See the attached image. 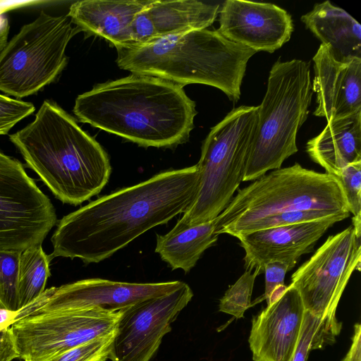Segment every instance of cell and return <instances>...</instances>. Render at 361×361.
Here are the masks:
<instances>
[{
  "instance_id": "obj_33",
  "label": "cell",
  "mask_w": 361,
  "mask_h": 361,
  "mask_svg": "<svg viewBox=\"0 0 361 361\" xmlns=\"http://www.w3.org/2000/svg\"><path fill=\"white\" fill-rule=\"evenodd\" d=\"M342 361H361V326L359 323L354 325L352 344Z\"/></svg>"
},
{
  "instance_id": "obj_21",
  "label": "cell",
  "mask_w": 361,
  "mask_h": 361,
  "mask_svg": "<svg viewBox=\"0 0 361 361\" xmlns=\"http://www.w3.org/2000/svg\"><path fill=\"white\" fill-rule=\"evenodd\" d=\"M301 20L322 44L329 46L336 60L361 59V26L343 9L326 1L315 4Z\"/></svg>"
},
{
  "instance_id": "obj_25",
  "label": "cell",
  "mask_w": 361,
  "mask_h": 361,
  "mask_svg": "<svg viewBox=\"0 0 361 361\" xmlns=\"http://www.w3.org/2000/svg\"><path fill=\"white\" fill-rule=\"evenodd\" d=\"M335 178L339 182L348 209L352 213L353 226L358 238L361 235V161L350 164L343 168Z\"/></svg>"
},
{
  "instance_id": "obj_7",
  "label": "cell",
  "mask_w": 361,
  "mask_h": 361,
  "mask_svg": "<svg viewBox=\"0 0 361 361\" xmlns=\"http://www.w3.org/2000/svg\"><path fill=\"white\" fill-rule=\"evenodd\" d=\"M258 106H240L213 127L197 164L195 197L177 224L192 226L216 219L243 180L257 120Z\"/></svg>"
},
{
  "instance_id": "obj_31",
  "label": "cell",
  "mask_w": 361,
  "mask_h": 361,
  "mask_svg": "<svg viewBox=\"0 0 361 361\" xmlns=\"http://www.w3.org/2000/svg\"><path fill=\"white\" fill-rule=\"evenodd\" d=\"M289 271L287 264L281 262H271L264 266L265 288L264 294L257 298L252 306L266 300L267 305L277 298L286 288L284 279Z\"/></svg>"
},
{
  "instance_id": "obj_10",
  "label": "cell",
  "mask_w": 361,
  "mask_h": 361,
  "mask_svg": "<svg viewBox=\"0 0 361 361\" xmlns=\"http://www.w3.org/2000/svg\"><path fill=\"white\" fill-rule=\"evenodd\" d=\"M57 222L51 200L22 163L0 149V250L22 252L42 245Z\"/></svg>"
},
{
  "instance_id": "obj_16",
  "label": "cell",
  "mask_w": 361,
  "mask_h": 361,
  "mask_svg": "<svg viewBox=\"0 0 361 361\" xmlns=\"http://www.w3.org/2000/svg\"><path fill=\"white\" fill-rule=\"evenodd\" d=\"M305 307L290 284L271 304L252 319L248 343L253 361H290Z\"/></svg>"
},
{
  "instance_id": "obj_34",
  "label": "cell",
  "mask_w": 361,
  "mask_h": 361,
  "mask_svg": "<svg viewBox=\"0 0 361 361\" xmlns=\"http://www.w3.org/2000/svg\"><path fill=\"white\" fill-rule=\"evenodd\" d=\"M18 312H13L0 307V326H9L16 317Z\"/></svg>"
},
{
  "instance_id": "obj_12",
  "label": "cell",
  "mask_w": 361,
  "mask_h": 361,
  "mask_svg": "<svg viewBox=\"0 0 361 361\" xmlns=\"http://www.w3.org/2000/svg\"><path fill=\"white\" fill-rule=\"evenodd\" d=\"M193 292L185 283L161 296L122 310L113 336L111 361H150Z\"/></svg>"
},
{
  "instance_id": "obj_9",
  "label": "cell",
  "mask_w": 361,
  "mask_h": 361,
  "mask_svg": "<svg viewBox=\"0 0 361 361\" xmlns=\"http://www.w3.org/2000/svg\"><path fill=\"white\" fill-rule=\"evenodd\" d=\"M361 243L353 226L330 235L314 254L291 276L305 310L323 321L335 336L342 323L336 315L338 305L355 270L360 271Z\"/></svg>"
},
{
  "instance_id": "obj_15",
  "label": "cell",
  "mask_w": 361,
  "mask_h": 361,
  "mask_svg": "<svg viewBox=\"0 0 361 361\" xmlns=\"http://www.w3.org/2000/svg\"><path fill=\"white\" fill-rule=\"evenodd\" d=\"M348 216L337 215L312 221L269 228L237 237L244 249L245 271L257 276L271 262H281L293 269L300 257L312 252L326 231L336 222Z\"/></svg>"
},
{
  "instance_id": "obj_20",
  "label": "cell",
  "mask_w": 361,
  "mask_h": 361,
  "mask_svg": "<svg viewBox=\"0 0 361 361\" xmlns=\"http://www.w3.org/2000/svg\"><path fill=\"white\" fill-rule=\"evenodd\" d=\"M306 152L332 176L361 161V111L327 122L324 130L307 142Z\"/></svg>"
},
{
  "instance_id": "obj_24",
  "label": "cell",
  "mask_w": 361,
  "mask_h": 361,
  "mask_svg": "<svg viewBox=\"0 0 361 361\" xmlns=\"http://www.w3.org/2000/svg\"><path fill=\"white\" fill-rule=\"evenodd\" d=\"M336 336L326 324L308 311H305L296 347L290 361H307L312 350L322 349L333 344Z\"/></svg>"
},
{
  "instance_id": "obj_30",
  "label": "cell",
  "mask_w": 361,
  "mask_h": 361,
  "mask_svg": "<svg viewBox=\"0 0 361 361\" xmlns=\"http://www.w3.org/2000/svg\"><path fill=\"white\" fill-rule=\"evenodd\" d=\"M35 111L31 102L0 94V135H6L18 122Z\"/></svg>"
},
{
  "instance_id": "obj_19",
  "label": "cell",
  "mask_w": 361,
  "mask_h": 361,
  "mask_svg": "<svg viewBox=\"0 0 361 361\" xmlns=\"http://www.w3.org/2000/svg\"><path fill=\"white\" fill-rule=\"evenodd\" d=\"M152 0H82L73 2L68 16L80 31L100 36L116 48L132 44L130 27Z\"/></svg>"
},
{
  "instance_id": "obj_35",
  "label": "cell",
  "mask_w": 361,
  "mask_h": 361,
  "mask_svg": "<svg viewBox=\"0 0 361 361\" xmlns=\"http://www.w3.org/2000/svg\"><path fill=\"white\" fill-rule=\"evenodd\" d=\"M10 25L6 18H3L0 21V52L8 42Z\"/></svg>"
},
{
  "instance_id": "obj_23",
  "label": "cell",
  "mask_w": 361,
  "mask_h": 361,
  "mask_svg": "<svg viewBox=\"0 0 361 361\" xmlns=\"http://www.w3.org/2000/svg\"><path fill=\"white\" fill-rule=\"evenodd\" d=\"M51 260L42 245L20 252L17 284L18 310L32 302L44 292L47 281L51 276Z\"/></svg>"
},
{
  "instance_id": "obj_14",
  "label": "cell",
  "mask_w": 361,
  "mask_h": 361,
  "mask_svg": "<svg viewBox=\"0 0 361 361\" xmlns=\"http://www.w3.org/2000/svg\"><path fill=\"white\" fill-rule=\"evenodd\" d=\"M219 21L217 31L222 36L256 52L273 53L289 41L293 31L290 15L269 3L226 0Z\"/></svg>"
},
{
  "instance_id": "obj_3",
  "label": "cell",
  "mask_w": 361,
  "mask_h": 361,
  "mask_svg": "<svg viewBox=\"0 0 361 361\" xmlns=\"http://www.w3.org/2000/svg\"><path fill=\"white\" fill-rule=\"evenodd\" d=\"M9 139L63 203L80 204L109 181L111 166L106 151L53 101L44 100L34 121Z\"/></svg>"
},
{
  "instance_id": "obj_8",
  "label": "cell",
  "mask_w": 361,
  "mask_h": 361,
  "mask_svg": "<svg viewBox=\"0 0 361 361\" xmlns=\"http://www.w3.org/2000/svg\"><path fill=\"white\" fill-rule=\"evenodd\" d=\"M80 29L68 14L42 11L0 52V91L21 99L56 80L67 65L66 47Z\"/></svg>"
},
{
  "instance_id": "obj_26",
  "label": "cell",
  "mask_w": 361,
  "mask_h": 361,
  "mask_svg": "<svg viewBox=\"0 0 361 361\" xmlns=\"http://www.w3.org/2000/svg\"><path fill=\"white\" fill-rule=\"evenodd\" d=\"M257 276L255 273L245 271L220 299L219 310L237 319L243 317L245 312L252 306L251 296Z\"/></svg>"
},
{
  "instance_id": "obj_22",
  "label": "cell",
  "mask_w": 361,
  "mask_h": 361,
  "mask_svg": "<svg viewBox=\"0 0 361 361\" xmlns=\"http://www.w3.org/2000/svg\"><path fill=\"white\" fill-rule=\"evenodd\" d=\"M214 219L207 223L185 226L176 224L166 234L157 235L155 252L172 270L188 273L204 252L216 241Z\"/></svg>"
},
{
  "instance_id": "obj_11",
  "label": "cell",
  "mask_w": 361,
  "mask_h": 361,
  "mask_svg": "<svg viewBox=\"0 0 361 361\" xmlns=\"http://www.w3.org/2000/svg\"><path fill=\"white\" fill-rule=\"evenodd\" d=\"M122 310L88 309L17 315L9 326L23 361H45L92 340L114 334Z\"/></svg>"
},
{
  "instance_id": "obj_18",
  "label": "cell",
  "mask_w": 361,
  "mask_h": 361,
  "mask_svg": "<svg viewBox=\"0 0 361 361\" xmlns=\"http://www.w3.org/2000/svg\"><path fill=\"white\" fill-rule=\"evenodd\" d=\"M219 10V4L197 0H152L131 25L130 46L207 29L214 22Z\"/></svg>"
},
{
  "instance_id": "obj_2",
  "label": "cell",
  "mask_w": 361,
  "mask_h": 361,
  "mask_svg": "<svg viewBox=\"0 0 361 361\" xmlns=\"http://www.w3.org/2000/svg\"><path fill=\"white\" fill-rule=\"evenodd\" d=\"M73 111L79 121L145 147L183 143L197 114L183 85L140 74L98 84L78 96Z\"/></svg>"
},
{
  "instance_id": "obj_17",
  "label": "cell",
  "mask_w": 361,
  "mask_h": 361,
  "mask_svg": "<svg viewBox=\"0 0 361 361\" xmlns=\"http://www.w3.org/2000/svg\"><path fill=\"white\" fill-rule=\"evenodd\" d=\"M312 59L317 103L314 115L329 122L361 111V59L338 61L329 46L321 44Z\"/></svg>"
},
{
  "instance_id": "obj_4",
  "label": "cell",
  "mask_w": 361,
  "mask_h": 361,
  "mask_svg": "<svg viewBox=\"0 0 361 361\" xmlns=\"http://www.w3.org/2000/svg\"><path fill=\"white\" fill-rule=\"evenodd\" d=\"M118 66L133 74L185 85L215 87L238 101L247 63L255 51L216 30H194L144 44L117 49Z\"/></svg>"
},
{
  "instance_id": "obj_13",
  "label": "cell",
  "mask_w": 361,
  "mask_h": 361,
  "mask_svg": "<svg viewBox=\"0 0 361 361\" xmlns=\"http://www.w3.org/2000/svg\"><path fill=\"white\" fill-rule=\"evenodd\" d=\"M184 282L128 283L87 279L51 287L18 310L17 315L42 314L88 309L116 312L142 300L161 296Z\"/></svg>"
},
{
  "instance_id": "obj_6",
  "label": "cell",
  "mask_w": 361,
  "mask_h": 361,
  "mask_svg": "<svg viewBox=\"0 0 361 361\" xmlns=\"http://www.w3.org/2000/svg\"><path fill=\"white\" fill-rule=\"evenodd\" d=\"M310 63L278 60L272 66L243 181L254 180L279 169L298 152L297 133L307 118L313 94Z\"/></svg>"
},
{
  "instance_id": "obj_28",
  "label": "cell",
  "mask_w": 361,
  "mask_h": 361,
  "mask_svg": "<svg viewBox=\"0 0 361 361\" xmlns=\"http://www.w3.org/2000/svg\"><path fill=\"white\" fill-rule=\"evenodd\" d=\"M114 335L97 338L45 361H106Z\"/></svg>"
},
{
  "instance_id": "obj_1",
  "label": "cell",
  "mask_w": 361,
  "mask_h": 361,
  "mask_svg": "<svg viewBox=\"0 0 361 361\" xmlns=\"http://www.w3.org/2000/svg\"><path fill=\"white\" fill-rule=\"evenodd\" d=\"M198 185L195 164L159 173L90 202L58 221L49 256L100 262L148 230L184 212Z\"/></svg>"
},
{
  "instance_id": "obj_29",
  "label": "cell",
  "mask_w": 361,
  "mask_h": 361,
  "mask_svg": "<svg viewBox=\"0 0 361 361\" xmlns=\"http://www.w3.org/2000/svg\"><path fill=\"white\" fill-rule=\"evenodd\" d=\"M332 216L337 215H332L327 212L316 210L295 211L275 214L257 220L251 224L243 234L261 229L312 221ZM345 216L349 217L348 215Z\"/></svg>"
},
{
  "instance_id": "obj_5",
  "label": "cell",
  "mask_w": 361,
  "mask_h": 361,
  "mask_svg": "<svg viewBox=\"0 0 361 361\" xmlns=\"http://www.w3.org/2000/svg\"><path fill=\"white\" fill-rule=\"evenodd\" d=\"M316 210L348 215L346 200L335 176L300 164L275 169L238 189L214 219V233L237 238L257 220L279 213Z\"/></svg>"
},
{
  "instance_id": "obj_27",
  "label": "cell",
  "mask_w": 361,
  "mask_h": 361,
  "mask_svg": "<svg viewBox=\"0 0 361 361\" xmlns=\"http://www.w3.org/2000/svg\"><path fill=\"white\" fill-rule=\"evenodd\" d=\"M20 252L0 250V307L18 310L17 284Z\"/></svg>"
},
{
  "instance_id": "obj_32",
  "label": "cell",
  "mask_w": 361,
  "mask_h": 361,
  "mask_svg": "<svg viewBox=\"0 0 361 361\" xmlns=\"http://www.w3.org/2000/svg\"><path fill=\"white\" fill-rule=\"evenodd\" d=\"M18 358L9 326L0 330V361H13Z\"/></svg>"
}]
</instances>
